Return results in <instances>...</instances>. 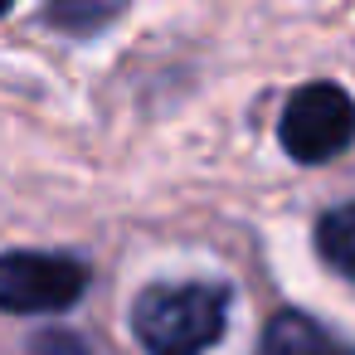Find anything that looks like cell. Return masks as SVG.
Segmentation results:
<instances>
[{"instance_id": "6da1fadb", "label": "cell", "mask_w": 355, "mask_h": 355, "mask_svg": "<svg viewBox=\"0 0 355 355\" xmlns=\"http://www.w3.org/2000/svg\"><path fill=\"white\" fill-rule=\"evenodd\" d=\"M229 321V292L219 282L146 287L132 306V331L151 355H205Z\"/></svg>"}, {"instance_id": "7a4b0ae2", "label": "cell", "mask_w": 355, "mask_h": 355, "mask_svg": "<svg viewBox=\"0 0 355 355\" xmlns=\"http://www.w3.org/2000/svg\"><path fill=\"white\" fill-rule=\"evenodd\" d=\"M282 151L302 166H321L355 141V103L336 83H306L282 107Z\"/></svg>"}, {"instance_id": "3957f363", "label": "cell", "mask_w": 355, "mask_h": 355, "mask_svg": "<svg viewBox=\"0 0 355 355\" xmlns=\"http://www.w3.org/2000/svg\"><path fill=\"white\" fill-rule=\"evenodd\" d=\"M88 292V268L64 253H6L0 258V311L35 316L64 311Z\"/></svg>"}, {"instance_id": "277c9868", "label": "cell", "mask_w": 355, "mask_h": 355, "mask_svg": "<svg viewBox=\"0 0 355 355\" xmlns=\"http://www.w3.org/2000/svg\"><path fill=\"white\" fill-rule=\"evenodd\" d=\"M253 355H355V350L345 340H336L321 321H311L302 311H277Z\"/></svg>"}, {"instance_id": "5b68a950", "label": "cell", "mask_w": 355, "mask_h": 355, "mask_svg": "<svg viewBox=\"0 0 355 355\" xmlns=\"http://www.w3.org/2000/svg\"><path fill=\"white\" fill-rule=\"evenodd\" d=\"M316 248L331 268H340L345 277H355V205L326 209L316 224Z\"/></svg>"}, {"instance_id": "8992f818", "label": "cell", "mask_w": 355, "mask_h": 355, "mask_svg": "<svg viewBox=\"0 0 355 355\" xmlns=\"http://www.w3.org/2000/svg\"><path fill=\"white\" fill-rule=\"evenodd\" d=\"M117 10L112 6H98V10H54V25H98V20H112Z\"/></svg>"}]
</instances>
